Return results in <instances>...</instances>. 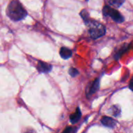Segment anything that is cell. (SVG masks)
<instances>
[{"instance_id":"6da1fadb","label":"cell","mask_w":133,"mask_h":133,"mask_svg":"<svg viewBox=\"0 0 133 133\" xmlns=\"http://www.w3.org/2000/svg\"><path fill=\"white\" fill-rule=\"evenodd\" d=\"M6 14L12 20L20 21L27 16V12L17 0H13L7 7Z\"/></svg>"},{"instance_id":"7a4b0ae2","label":"cell","mask_w":133,"mask_h":133,"mask_svg":"<svg viewBox=\"0 0 133 133\" xmlns=\"http://www.w3.org/2000/svg\"><path fill=\"white\" fill-rule=\"evenodd\" d=\"M85 23L89 27V34L92 39L100 38L105 34L106 28L100 23L96 20H92L89 17L85 20Z\"/></svg>"},{"instance_id":"3957f363","label":"cell","mask_w":133,"mask_h":133,"mask_svg":"<svg viewBox=\"0 0 133 133\" xmlns=\"http://www.w3.org/2000/svg\"><path fill=\"white\" fill-rule=\"evenodd\" d=\"M103 13L105 16H110L117 23H122L124 21V17L121 15V13L114 9L110 7L109 5H105L103 9Z\"/></svg>"},{"instance_id":"277c9868","label":"cell","mask_w":133,"mask_h":133,"mask_svg":"<svg viewBox=\"0 0 133 133\" xmlns=\"http://www.w3.org/2000/svg\"><path fill=\"white\" fill-rule=\"evenodd\" d=\"M99 87H100V79H96L89 86H88L87 90H86V95H87V97H89L92 96V94H94L97 91V90L99 89Z\"/></svg>"},{"instance_id":"5b68a950","label":"cell","mask_w":133,"mask_h":133,"mask_svg":"<svg viewBox=\"0 0 133 133\" xmlns=\"http://www.w3.org/2000/svg\"><path fill=\"white\" fill-rule=\"evenodd\" d=\"M37 69L39 72H42V73H46V72H49L52 69V65L44 62H38V65H37Z\"/></svg>"},{"instance_id":"8992f818","label":"cell","mask_w":133,"mask_h":133,"mask_svg":"<svg viewBox=\"0 0 133 133\" xmlns=\"http://www.w3.org/2000/svg\"><path fill=\"white\" fill-rule=\"evenodd\" d=\"M101 122L103 125H105L108 128H114V126L116 125V122L113 118H111L110 117H107V116L103 117L101 119Z\"/></svg>"},{"instance_id":"52a82bcc","label":"cell","mask_w":133,"mask_h":133,"mask_svg":"<svg viewBox=\"0 0 133 133\" xmlns=\"http://www.w3.org/2000/svg\"><path fill=\"white\" fill-rule=\"evenodd\" d=\"M81 116H82V113H81V111L80 109L78 108L75 111L74 113H73L71 116H70V121L72 124H74L76 122H78L79 121V119L81 118Z\"/></svg>"},{"instance_id":"ba28073f","label":"cell","mask_w":133,"mask_h":133,"mask_svg":"<svg viewBox=\"0 0 133 133\" xmlns=\"http://www.w3.org/2000/svg\"><path fill=\"white\" fill-rule=\"evenodd\" d=\"M60 55L62 58L67 59L72 55V51H71V50H70L67 48L63 47V48H61V49L60 51Z\"/></svg>"},{"instance_id":"9c48e42d","label":"cell","mask_w":133,"mask_h":133,"mask_svg":"<svg viewBox=\"0 0 133 133\" xmlns=\"http://www.w3.org/2000/svg\"><path fill=\"white\" fill-rule=\"evenodd\" d=\"M108 2H110L111 5H112L115 7H119L123 4L124 0H108Z\"/></svg>"},{"instance_id":"30bf717a","label":"cell","mask_w":133,"mask_h":133,"mask_svg":"<svg viewBox=\"0 0 133 133\" xmlns=\"http://www.w3.org/2000/svg\"><path fill=\"white\" fill-rule=\"evenodd\" d=\"M112 111H113V115H114V116H119V115H120V113H121V110H120V108H118L117 106H114L113 108H112Z\"/></svg>"},{"instance_id":"8fae6325","label":"cell","mask_w":133,"mask_h":133,"mask_svg":"<svg viewBox=\"0 0 133 133\" xmlns=\"http://www.w3.org/2000/svg\"><path fill=\"white\" fill-rule=\"evenodd\" d=\"M69 74L72 76V77H75L77 75H78V71L74 69V68H71L69 69Z\"/></svg>"},{"instance_id":"7c38bea8","label":"cell","mask_w":133,"mask_h":133,"mask_svg":"<svg viewBox=\"0 0 133 133\" xmlns=\"http://www.w3.org/2000/svg\"><path fill=\"white\" fill-rule=\"evenodd\" d=\"M77 131L76 129L73 128V127H67V129H64V132H75Z\"/></svg>"},{"instance_id":"4fadbf2b","label":"cell","mask_w":133,"mask_h":133,"mask_svg":"<svg viewBox=\"0 0 133 133\" xmlns=\"http://www.w3.org/2000/svg\"><path fill=\"white\" fill-rule=\"evenodd\" d=\"M129 88L132 90L133 91V77L132 79H131V81H130V83H129Z\"/></svg>"},{"instance_id":"5bb4252c","label":"cell","mask_w":133,"mask_h":133,"mask_svg":"<svg viewBox=\"0 0 133 133\" xmlns=\"http://www.w3.org/2000/svg\"><path fill=\"white\" fill-rule=\"evenodd\" d=\"M87 1H88V0H87Z\"/></svg>"}]
</instances>
